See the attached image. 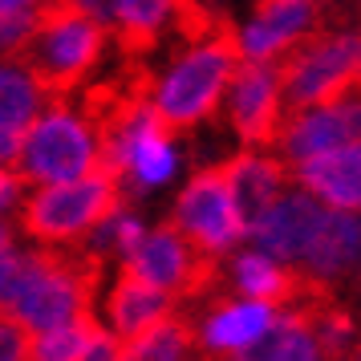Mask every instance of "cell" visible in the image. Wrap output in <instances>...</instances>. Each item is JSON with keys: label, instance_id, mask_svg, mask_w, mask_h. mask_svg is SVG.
Segmentation results:
<instances>
[{"label": "cell", "instance_id": "obj_1", "mask_svg": "<svg viewBox=\"0 0 361 361\" xmlns=\"http://www.w3.org/2000/svg\"><path fill=\"white\" fill-rule=\"evenodd\" d=\"M102 171L122 199L163 195L187 175V147L142 94H130L102 118Z\"/></svg>", "mask_w": 361, "mask_h": 361}, {"label": "cell", "instance_id": "obj_21", "mask_svg": "<svg viewBox=\"0 0 361 361\" xmlns=\"http://www.w3.org/2000/svg\"><path fill=\"white\" fill-rule=\"evenodd\" d=\"M147 228H150L147 215L138 212L134 199H114V203L102 212L98 224L85 231V240L78 244V252H82L94 268H102V264H118V268H122V260L134 252V244L142 240Z\"/></svg>", "mask_w": 361, "mask_h": 361}, {"label": "cell", "instance_id": "obj_33", "mask_svg": "<svg viewBox=\"0 0 361 361\" xmlns=\"http://www.w3.org/2000/svg\"><path fill=\"white\" fill-rule=\"evenodd\" d=\"M66 4H73V8H82V13H90V17L106 20V17H110V4H114V0H66Z\"/></svg>", "mask_w": 361, "mask_h": 361}, {"label": "cell", "instance_id": "obj_13", "mask_svg": "<svg viewBox=\"0 0 361 361\" xmlns=\"http://www.w3.org/2000/svg\"><path fill=\"white\" fill-rule=\"evenodd\" d=\"M126 272H134L138 280H147L150 288H159V293L175 296H191L199 288V280H203V268L207 260L199 256L195 247L187 244V235L179 228H171V224H150L142 231V240L134 244V252L122 260Z\"/></svg>", "mask_w": 361, "mask_h": 361}, {"label": "cell", "instance_id": "obj_23", "mask_svg": "<svg viewBox=\"0 0 361 361\" xmlns=\"http://www.w3.org/2000/svg\"><path fill=\"white\" fill-rule=\"evenodd\" d=\"M49 85L29 66V57H0V130L20 134L49 102Z\"/></svg>", "mask_w": 361, "mask_h": 361}, {"label": "cell", "instance_id": "obj_10", "mask_svg": "<svg viewBox=\"0 0 361 361\" xmlns=\"http://www.w3.org/2000/svg\"><path fill=\"white\" fill-rule=\"evenodd\" d=\"M345 142H361V102L353 94L309 102V106H288L268 147L284 159V166H293L300 159L345 147Z\"/></svg>", "mask_w": 361, "mask_h": 361}, {"label": "cell", "instance_id": "obj_4", "mask_svg": "<svg viewBox=\"0 0 361 361\" xmlns=\"http://www.w3.org/2000/svg\"><path fill=\"white\" fill-rule=\"evenodd\" d=\"M94 280H98V268L85 260L82 252L25 244L17 288L8 296L4 312L17 317L29 333L90 317L94 312V296H98Z\"/></svg>", "mask_w": 361, "mask_h": 361}, {"label": "cell", "instance_id": "obj_14", "mask_svg": "<svg viewBox=\"0 0 361 361\" xmlns=\"http://www.w3.org/2000/svg\"><path fill=\"white\" fill-rule=\"evenodd\" d=\"M357 264H361V215L325 207L309 247L296 260V280H305L321 293H333V288H341L357 276Z\"/></svg>", "mask_w": 361, "mask_h": 361}, {"label": "cell", "instance_id": "obj_26", "mask_svg": "<svg viewBox=\"0 0 361 361\" xmlns=\"http://www.w3.org/2000/svg\"><path fill=\"white\" fill-rule=\"evenodd\" d=\"M309 321H312V333H317V345H321V353L329 361H341L353 353L357 325H353V317L345 309H317V312H309Z\"/></svg>", "mask_w": 361, "mask_h": 361}, {"label": "cell", "instance_id": "obj_28", "mask_svg": "<svg viewBox=\"0 0 361 361\" xmlns=\"http://www.w3.org/2000/svg\"><path fill=\"white\" fill-rule=\"evenodd\" d=\"M0 361H29V329L0 309Z\"/></svg>", "mask_w": 361, "mask_h": 361}, {"label": "cell", "instance_id": "obj_9", "mask_svg": "<svg viewBox=\"0 0 361 361\" xmlns=\"http://www.w3.org/2000/svg\"><path fill=\"white\" fill-rule=\"evenodd\" d=\"M284 110L288 106H284V90H280V66L235 61L215 118H224L235 147H268Z\"/></svg>", "mask_w": 361, "mask_h": 361}, {"label": "cell", "instance_id": "obj_6", "mask_svg": "<svg viewBox=\"0 0 361 361\" xmlns=\"http://www.w3.org/2000/svg\"><path fill=\"white\" fill-rule=\"evenodd\" d=\"M114 199H122V191L106 171H90L82 179L66 183H41V187H29L20 199L17 231L25 244L78 252L85 231L98 224Z\"/></svg>", "mask_w": 361, "mask_h": 361}, {"label": "cell", "instance_id": "obj_15", "mask_svg": "<svg viewBox=\"0 0 361 361\" xmlns=\"http://www.w3.org/2000/svg\"><path fill=\"white\" fill-rule=\"evenodd\" d=\"M321 215H325V207L309 191H300L296 183H288L272 203H264L256 215H247V244L264 247L268 256H276L280 264H288L296 272V260L309 247Z\"/></svg>", "mask_w": 361, "mask_h": 361}, {"label": "cell", "instance_id": "obj_34", "mask_svg": "<svg viewBox=\"0 0 361 361\" xmlns=\"http://www.w3.org/2000/svg\"><path fill=\"white\" fill-rule=\"evenodd\" d=\"M13 244H20V231L17 219H0V252H8Z\"/></svg>", "mask_w": 361, "mask_h": 361}, {"label": "cell", "instance_id": "obj_36", "mask_svg": "<svg viewBox=\"0 0 361 361\" xmlns=\"http://www.w3.org/2000/svg\"><path fill=\"white\" fill-rule=\"evenodd\" d=\"M187 4H195V0H187Z\"/></svg>", "mask_w": 361, "mask_h": 361}, {"label": "cell", "instance_id": "obj_29", "mask_svg": "<svg viewBox=\"0 0 361 361\" xmlns=\"http://www.w3.org/2000/svg\"><path fill=\"white\" fill-rule=\"evenodd\" d=\"M118 349H122V341L94 317V325H90V333H85V345H82V357L78 361H118Z\"/></svg>", "mask_w": 361, "mask_h": 361}, {"label": "cell", "instance_id": "obj_31", "mask_svg": "<svg viewBox=\"0 0 361 361\" xmlns=\"http://www.w3.org/2000/svg\"><path fill=\"white\" fill-rule=\"evenodd\" d=\"M17 154H20V134L0 130V166L4 171H17Z\"/></svg>", "mask_w": 361, "mask_h": 361}, {"label": "cell", "instance_id": "obj_12", "mask_svg": "<svg viewBox=\"0 0 361 361\" xmlns=\"http://www.w3.org/2000/svg\"><path fill=\"white\" fill-rule=\"evenodd\" d=\"M280 305L268 300H252V296H215L212 305H203L195 321H191V341L195 353L212 361H231L235 353H244L247 345H256L268 333V325L276 321Z\"/></svg>", "mask_w": 361, "mask_h": 361}, {"label": "cell", "instance_id": "obj_16", "mask_svg": "<svg viewBox=\"0 0 361 361\" xmlns=\"http://www.w3.org/2000/svg\"><path fill=\"white\" fill-rule=\"evenodd\" d=\"M175 305H179L175 296L159 293V288H150L147 280H138L134 272L118 268L114 276L106 280V288H102L94 317L114 333L118 341H126L134 333H147L150 325L175 317Z\"/></svg>", "mask_w": 361, "mask_h": 361}, {"label": "cell", "instance_id": "obj_20", "mask_svg": "<svg viewBox=\"0 0 361 361\" xmlns=\"http://www.w3.org/2000/svg\"><path fill=\"white\" fill-rule=\"evenodd\" d=\"M187 8V0H114L106 29L130 49H154L183 25Z\"/></svg>", "mask_w": 361, "mask_h": 361}, {"label": "cell", "instance_id": "obj_22", "mask_svg": "<svg viewBox=\"0 0 361 361\" xmlns=\"http://www.w3.org/2000/svg\"><path fill=\"white\" fill-rule=\"evenodd\" d=\"M231 361H329V357L317 345L309 309L280 305L276 321L268 325V333L256 345H247L244 353H235Z\"/></svg>", "mask_w": 361, "mask_h": 361}, {"label": "cell", "instance_id": "obj_7", "mask_svg": "<svg viewBox=\"0 0 361 361\" xmlns=\"http://www.w3.org/2000/svg\"><path fill=\"white\" fill-rule=\"evenodd\" d=\"M171 228L187 235V244L195 247L207 264H219L231 247L247 240V215L240 199L231 195L224 166H199L191 175L175 183L171 199Z\"/></svg>", "mask_w": 361, "mask_h": 361}, {"label": "cell", "instance_id": "obj_32", "mask_svg": "<svg viewBox=\"0 0 361 361\" xmlns=\"http://www.w3.org/2000/svg\"><path fill=\"white\" fill-rule=\"evenodd\" d=\"M49 4H57V0H0V13H29V17H41Z\"/></svg>", "mask_w": 361, "mask_h": 361}, {"label": "cell", "instance_id": "obj_35", "mask_svg": "<svg viewBox=\"0 0 361 361\" xmlns=\"http://www.w3.org/2000/svg\"><path fill=\"white\" fill-rule=\"evenodd\" d=\"M309 4H317V8H329V4H337V0H309Z\"/></svg>", "mask_w": 361, "mask_h": 361}, {"label": "cell", "instance_id": "obj_11", "mask_svg": "<svg viewBox=\"0 0 361 361\" xmlns=\"http://www.w3.org/2000/svg\"><path fill=\"white\" fill-rule=\"evenodd\" d=\"M321 8L309 0H256V8L231 29V49L240 61L280 66L288 53L317 29Z\"/></svg>", "mask_w": 361, "mask_h": 361}, {"label": "cell", "instance_id": "obj_19", "mask_svg": "<svg viewBox=\"0 0 361 361\" xmlns=\"http://www.w3.org/2000/svg\"><path fill=\"white\" fill-rule=\"evenodd\" d=\"M224 179H228L231 195L240 199L244 215H256L264 203H272V199L293 183L284 159H280L272 147H240L235 154H228Z\"/></svg>", "mask_w": 361, "mask_h": 361}, {"label": "cell", "instance_id": "obj_3", "mask_svg": "<svg viewBox=\"0 0 361 361\" xmlns=\"http://www.w3.org/2000/svg\"><path fill=\"white\" fill-rule=\"evenodd\" d=\"M102 171V118L73 94H49L37 118L20 130L17 175L25 187L82 179Z\"/></svg>", "mask_w": 361, "mask_h": 361}, {"label": "cell", "instance_id": "obj_17", "mask_svg": "<svg viewBox=\"0 0 361 361\" xmlns=\"http://www.w3.org/2000/svg\"><path fill=\"white\" fill-rule=\"evenodd\" d=\"M288 179L309 191L321 207L357 212L361 207V142H345L288 166Z\"/></svg>", "mask_w": 361, "mask_h": 361}, {"label": "cell", "instance_id": "obj_5", "mask_svg": "<svg viewBox=\"0 0 361 361\" xmlns=\"http://www.w3.org/2000/svg\"><path fill=\"white\" fill-rule=\"evenodd\" d=\"M110 45H114V33L106 29V20L57 0L37 17L25 57L53 94H78L102 73Z\"/></svg>", "mask_w": 361, "mask_h": 361}, {"label": "cell", "instance_id": "obj_24", "mask_svg": "<svg viewBox=\"0 0 361 361\" xmlns=\"http://www.w3.org/2000/svg\"><path fill=\"white\" fill-rule=\"evenodd\" d=\"M118 361H195V341L183 317H166L147 333H134L122 341Z\"/></svg>", "mask_w": 361, "mask_h": 361}, {"label": "cell", "instance_id": "obj_37", "mask_svg": "<svg viewBox=\"0 0 361 361\" xmlns=\"http://www.w3.org/2000/svg\"><path fill=\"white\" fill-rule=\"evenodd\" d=\"M341 361H345V357H341Z\"/></svg>", "mask_w": 361, "mask_h": 361}, {"label": "cell", "instance_id": "obj_8", "mask_svg": "<svg viewBox=\"0 0 361 361\" xmlns=\"http://www.w3.org/2000/svg\"><path fill=\"white\" fill-rule=\"evenodd\" d=\"M361 73V37L353 29H312L284 61H280V90L284 106L353 94Z\"/></svg>", "mask_w": 361, "mask_h": 361}, {"label": "cell", "instance_id": "obj_30", "mask_svg": "<svg viewBox=\"0 0 361 361\" xmlns=\"http://www.w3.org/2000/svg\"><path fill=\"white\" fill-rule=\"evenodd\" d=\"M25 179H20L17 171H4L0 166V219H17V207L20 199H25Z\"/></svg>", "mask_w": 361, "mask_h": 361}, {"label": "cell", "instance_id": "obj_2", "mask_svg": "<svg viewBox=\"0 0 361 361\" xmlns=\"http://www.w3.org/2000/svg\"><path fill=\"white\" fill-rule=\"evenodd\" d=\"M235 49L228 33H187L179 49L166 53L163 66L150 73L142 98L154 106L171 130H203L219 114V98L235 69Z\"/></svg>", "mask_w": 361, "mask_h": 361}, {"label": "cell", "instance_id": "obj_27", "mask_svg": "<svg viewBox=\"0 0 361 361\" xmlns=\"http://www.w3.org/2000/svg\"><path fill=\"white\" fill-rule=\"evenodd\" d=\"M37 17L29 13H0V57H20L29 37H33Z\"/></svg>", "mask_w": 361, "mask_h": 361}, {"label": "cell", "instance_id": "obj_25", "mask_svg": "<svg viewBox=\"0 0 361 361\" xmlns=\"http://www.w3.org/2000/svg\"><path fill=\"white\" fill-rule=\"evenodd\" d=\"M90 325H94V312L78 317V321H66V325H49L29 333V361H78Z\"/></svg>", "mask_w": 361, "mask_h": 361}, {"label": "cell", "instance_id": "obj_18", "mask_svg": "<svg viewBox=\"0 0 361 361\" xmlns=\"http://www.w3.org/2000/svg\"><path fill=\"white\" fill-rule=\"evenodd\" d=\"M224 280H228V293L235 296H252V300H268V305H293L300 280L288 264H280L276 256H268L256 244H240L224 256Z\"/></svg>", "mask_w": 361, "mask_h": 361}]
</instances>
